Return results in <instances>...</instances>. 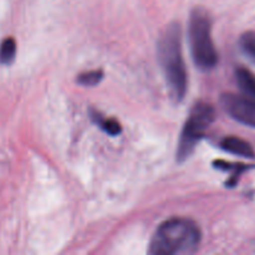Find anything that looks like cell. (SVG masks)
Here are the masks:
<instances>
[{
    "instance_id": "6da1fadb",
    "label": "cell",
    "mask_w": 255,
    "mask_h": 255,
    "mask_svg": "<svg viewBox=\"0 0 255 255\" xmlns=\"http://www.w3.org/2000/svg\"><path fill=\"white\" fill-rule=\"evenodd\" d=\"M201 238V231L194 222L172 218L157 229L148 252L153 255L192 254L198 249Z\"/></svg>"
},
{
    "instance_id": "7a4b0ae2",
    "label": "cell",
    "mask_w": 255,
    "mask_h": 255,
    "mask_svg": "<svg viewBox=\"0 0 255 255\" xmlns=\"http://www.w3.org/2000/svg\"><path fill=\"white\" fill-rule=\"evenodd\" d=\"M158 59L169 94L176 101H181L187 91V71L178 24L168 25L159 37Z\"/></svg>"
},
{
    "instance_id": "3957f363",
    "label": "cell",
    "mask_w": 255,
    "mask_h": 255,
    "mask_svg": "<svg viewBox=\"0 0 255 255\" xmlns=\"http://www.w3.org/2000/svg\"><path fill=\"white\" fill-rule=\"evenodd\" d=\"M211 19L206 10L196 7L189 19V44L193 60L202 70H211L218 62V54L212 39Z\"/></svg>"
},
{
    "instance_id": "277c9868",
    "label": "cell",
    "mask_w": 255,
    "mask_h": 255,
    "mask_svg": "<svg viewBox=\"0 0 255 255\" xmlns=\"http://www.w3.org/2000/svg\"><path fill=\"white\" fill-rule=\"evenodd\" d=\"M214 119L216 111L212 105L207 102H198L194 105L178 142L177 159L179 162L186 161L191 156L197 143L203 138L204 132L213 124Z\"/></svg>"
},
{
    "instance_id": "5b68a950",
    "label": "cell",
    "mask_w": 255,
    "mask_h": 255,
    "mask_svg": "<svg viewBox=\"0 0 255 255\" xmlns=\"http://www.w3.org/2000/svg\"><path fill=\"white\" fill-rule=\"evenodd\" d=\"M226 111L241 124L255 127V99L227 94L222 97Z\"/></svg>"
},
{
    "instance_id": "8992f818",
    "label": "cell",
    "mask_w": 255,
    "mask_h": 255,
    "mask_svg": "<svg viewBox=\"0 0 255 255\" xmlns=\"http://www.w3.org/2000/svg\"><path fill=\"white\" fill-rule=\"evenodd\" d=\"M221 147L224 151L229 152V153L237 154V156L247 157V158H254L255 152L251 143H248L244 139L239 138V137L229 136L226 137L223 141L221 142Z\"/></svg>"
},
{
    "instance_id": "52a82bcc",
    "label": "cell",
    "mask_w": 255,
    "mask_h": 255,
    "mask_svg": "<svg viewBox=\"0 0 255 255\" xmlns=\"http://www.w3.org/2000/svg\"><path fill=\"white\" fill-rule=\"evenodd\" d=\"M236 79L242 91L248 97L255 99V74L251 70L239 67L236 71Z\"/></svg>"
},
{
    "instance_id": "ba28073f",
    "label": "cell",
    "mask_w": 255,
    "mask_h": 255,
    "mask_svg": "<svg viewBox=\"0 0 255 255\" xmlns=\"http://www.w3.org/2000/svg\"><path fill=\"white\" fill-rule=\"evenodd\" d=\"M16 56V42L12 37H6L0 44V64L10 65Z\"/></svg>"
},
{
    "instance_id": "9c48e42d",
    "label": "cell",
    "mask_w": 255,
    "mask_h": 255,
    "mask_svg": "<svg viewBox=\"0 0 255 255\" xmlns=\"http://www.w3.org/2000/svg\"><path fill=\"white\" fill-rule=\"evenodd\" d=\"M92 119L96 122L97 126L101 127L105 132H107L109 134H112V136H117V134L121 133L122 128L121 125L117 120L115 119H105L100 114H92Z\"/></svg>"
},
{
    "instance_id": "30bf717a",
    "label": "cell",
    "mask_w": 255,
    "mask_h": 255,
    "mask_svg": "<svg viewBox=\"0 0 255 255\" xmlns=\"http://www.w3.org/2000/svg\"><path fill=\"white\" fill-rule=\"evenodd\" d=\"M241 47L255 62V31H247L241 37Z\"/></svg>"
},
{
    "instance_id": "8fae6325",
    "label": "cell",
    "mask_w": 255,
    "mask_h": 255,
    "mask_svg": "<svg viewBox=\"0 0 255 255\" xmlns=\"http://www.w3.org/2000/svg\"><path fill=\"white\" fill-rule=\"evenodd\" d=\"M102 79H104V72L101 70H92V71H87L79 75L77 82L80 85H84V86H95V85L100 84Z\"/></svg>"
}]
</instances>
